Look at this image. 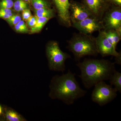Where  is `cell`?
I'll return each mask as SVG.
<instances>
[{
  "label": "cell",
  "mask_w": 121,
  "mask_h": 121,
  "mask_svg": "<svg viewBox=\"0 0 121 121\" xmlns=\"http://www.w3.org/2000/svg\"><path fill=\"white\" fill-rule=\"evenodd\" d=\"M75 75L68 70L66 74L54 76L50 85L49 97L52 99H59L65 104L70 105L84 96L87 91L81 88Z\"/></svg>",
  "instance_id": "1"
},
{
  "label": "cell",
  "mask_w": 121,
  "mask_h": 121,
  "mask_svg": "<svg viewBox=\"0 0 121 121\" xmlns=\"http://www.w3.org/2000/svg\"><path fill=\"white\" fill-rule=\"evenodd\" d=\"M84 86L89 89L98 83L109 80L115 69L114 63L105 59H85L76 64Z\"/></svg>",
  "instance_id": "2"
},
{
  "label": "cell",
  "mask_w": 121,
  "mask_h": 121,
  "mask_svg": "<svg viewBox=\"0 0 121 121\" xmlns=\"http://www.w3.org/2000/svg\"><path fill=\"white\" fill-rule=\"evenodd\" d=\"M68 48L73 54L76 61H79L84 56H96L98 54L95 38L80 32L74 34L68 41Z\"/></svg>",
  "instance_id": "3"
},
{
  "label": "cell",
  "mask_w": 121,
  "mask_h": 121,
  "mask_svg": "<svg viewBox=\"0 0 121 121\" xmlns=\"http://www.w3.org/2000/svg\"><path fill=\"white\" fill-rule=\"evenodd\" d=\"M46 54L48 67L51 70L64 72L65 70V62L70 56L63 52L56 41H52L46 47Z\"/></svg>",
  "instance_id": "4"
},
{
  "label": "cell",
  "mask_w": 121,
  "mask_h": 121,
  "mask_svg": "<svg viewBox=\"0 0 121 121\" xmlns=\"http://www.w3.org/2000/svg\"><path fill=\"white\" fill-rule=\"evenodd\" d=\"M94 86L91 99L93 102L101 106L112 101L117 97V91L116 89L104 81L98 83Z\"/></svg>",
  "instance_id": "5"
},
{
  "label": "cell",
  "mask_w": 121,
  "mask_h": 121,
  "mask_svg": "<svg viewBox=\"0 0 121 121\" xmlns=\"http://www.w3.org/2000/svg\"><path fill=\"white\" fill-rule=\"evenodd\" d=\"M95 43L98 53L103 57L110 56L115 57L116 63L121 65V53L117 52L116 48L107 38L103 30L99 31L97 37L95 38Z\"/></svg>",
  "instance_id": "6"
},
{
  "label": "cell",
  "mask_w": 121,
  "mask_h": 121,
  "mask_svg": "<svg viewBox=\"0 0 121 121\" xmlns=\"http://www.w3.org/2000/svg\"><path fill=\"white\" fill-rule=\"evenodd\" d=\"M101 21L104 29H115L121 32V7L111 5Z\"/></svg>",
  "instance_id": "7"
},
{
  "label": "cell",
  "mask_w": 121,
  "mask_h": 121,
  "mask_svg": "<svg viewBox=\"0 0 121 121\" xmlns=\"http://www.w3.org/2000/svg\"><path fill=\"white\" fill-rule=\"evenodd\" d=\"M72 26L81 33L86 35H90L95 32L99 31L104 29L102 21L92 16L79 22H72Z\"/></svg>",
  "instance_id": "8"
},
{
  "label": "cell",
  "mask_w": 121,
  "mask_h": 121,
  "mask_svg": "<svg viewBox=\"0 0 121 121\" xmlns=\"http://www.w3.org/2000/svg\"><path fill=\"white\" fill-rule=\"evenodd\" d=\"M82 3L89 10L91 16L101 20L111 5L107 0H82Z\"/></svg>",
  "instance_id": "9"
},
{
  "label": "cell",
  "mask_w": 121,
  "mask_h": 121,
  "mask_svg": "<svg viewBox=\"0 0 121 121\" xmlns=\"http://www.w3.org/2000/svg\"><path fill=\"white\" fill-rule=\"evenodd\" d=\"M69 11L71 23L72 22H79L91 16L89 10L82 2L71 0Z\"/></svg>",
  "instance_id": "10"
},
{
  "label": "cell",
  "mask_w": 121,
  "mask_h": 121,
  "mask_svg": "<svg viewBox=\"0 0 121 121\" xmlns=\"http://www.w3.org/2000/svg\"><path fill=\"white\" fill-rule=\"evenodd\" d=\"M54 2L60 20L64 25L68 27L72 26L70 19L69 0H52Z\"/></svg>",
  "instance_id": "11"
},
{
  "label": "cell",
  "mask_w": 121,
  "mask_h": 121,
  "mask_svg": "<svg viewBox=\"0 0 121 121\" xmlns=\"http://www.w3.org/2000/svg\"><path fill=\"white\" fill-rule=\"evenodd\" d=\"M103 30L108 41L116 48L117 44L121 40V32L113 29Z\"/></svg>",
  "instance_id": "12"
},
{
  "label": "cell",
  "mask_w": 121,
  "mask_h": 121,
  "mask_svg": "<svg viewBox=\"0 0 121 121\" xmlns=\"http://www.w3.org/2000/svg\"><path fill=\"white\" fill-rule=\"evenodd\" d=\"M110 85L114 86L115 89L117 91L121 92V73L115 70L112 74L109 79Z\"/></svg>",
  "instance_id": "13"
},
{
  "label": "cell",
  "mask_w": 121,
  "mask_h": 121,
  "mask_svg": "<svg viewBox=\"0 0 121 121\" xmlns=\"http://www.w3.org/2000/svg\"><path fill=\"white\" fill-rule=\"evenodd\" d=\"M35 16L37 17H47L52 18L55 16V11L51 8H44L35 10Z\"/></svg>",
  "instance_id": "14"
},
{
  "label": "cell",
  "mask_w": 121,
  "mask_h": 121,
  "mask_svg": "<svg viewBox=\"0 0 121 121\" xmlns=\"http://www.w3.org/2000/svg\"><path fill=\"white\" fill-rule=\"evenodd\" d=\"M51 18L47 17H37V23L33 27L31 28V33H35L40 31L45 24Z\"/></svg>",
  "instance_id": "15"
},
{
  "label": "cell",
  "mask_w": 121,
  "mask_h": 121,
  "mask_svg": "<svg viewBox=\"0 0 121 121\" xmlns=\"http://www.w3.org/2000/svg\"><path fill=\"white\" fill-rule=\"evenodd\" d=\"M5 117L7 121H23L25 119L20 114L12 109H8L5 111Z\"/></svg>",
  "instance_id": "16"
},
{
  "label": "cell",
  "mask_w": 121,
  "mask_h": 121,
  "mask_svg": "<svg viewBox=\"0 0 121 121\" xmlns=\"http://www.w3.org/2000/svg\"><path fill=\"white\" fill-rule=\"evenodd\" d=\"M31 3L35 10L51 7V3L48 0H31Z\"/></svg>",
  "instance_id": "17"
},
{
  "label": "cell",
  "mask_w": 121,
  "mask_h": 121,
  "mask_svg": "<svg viewBox=\"0 0 121 121\" xmlns=\"http://www.w3.org/2000/svg\"><path fill=\"white\" fill-rule=\"evenodd\" d=\"M13 7L15 11L20 12L28 9V5L27 3L23 0H17L13 3Z\"/></svg>",
  "instance_id": "18"
},
{
  "label": "cell",
  "mask_w": 121,
  "mask_h": 121,
  "mask_svg": "<svg viewBox=\"0 0 121 121\" xmlns=\"http://www.w3.org/2000/svg\"><path fill=\"white\" fill-rule=\"evenodd\" d=\"M11 9H0V18L6 20L11 17L13 13Z\"/></svg>",
  "instance_id": "19"
},
{
  "label": "cell",
  "mask_w": 121,
  "mask_h": 121,
  "mask_svg": "<svg viewBox=\"0 0 121 121\" xmlns=\"http://www.w3.org/2000/svg\"><path fill=\"white\" fill-rule=\"evenodd\" d=\"M10 25L15 26L21 20V17L19 15H13L5 20Z\"/></svg>",
  "instance_id": "20"
},
{
  "label": "cell",
  "mask_w": 121,
  "mask_h": 121,
  "mask_svg": "<svg viewBox=\"0 0 121 121\" xmlns=\"http://www.w3.org/2000/svg\"><path fill=\"white\" fill-rule=\"evenodd\" d=\"M13 5L12 0H1L0 1V9H11Z\"/></svg>",
  "instance_id": "21"
},
{
  "label": "cell",
  "mask_w": 121,
  "mask_h": 121,
  "mask_svg": "<svg viewBox=\"0 0 121 121\" xmlns=\"http://www.w3.org/2000/svg\"><path fill=\"white\" fill-rule=\"evenodd\" d=\"M37 17L36 16H32L26 22L28 26L29 27H33L37 23Z\"/></svg>",
  "instance_id": "22"
},
{
  "label": "cell",
  "mask_w": 121,
  "mask_h": 121,
  "mask_svg": "<svg viewBox=\"0 0 121 121\" xmlns=\"http://www.w3.org/2000/svg\"><path fill=\"white\" fill-rule=\"evenodd\" d=\"M31 16V11L28 9H25L22 12V18L24 21H27Z\"/></svg>",
  "instance_id": "23"
},
{
  "label": "cell",
  "mask_w": 121,
  "mask_h": 121,
  "mask_svg": "<svg viewBox=\"0 0 121 121\" xmlns=\"http://www.w3.org/2000/svg\"><path fill=\"white\" fill-rule=\"evenodd\" d=\"M111 5L121 7V0H107Z\"/></svg>",
  "instance_id": "24"
},
{
  "label": "cell",
  "mask_w": 121,
  "mask_h": 121,
  "mask_svg": "<svg viewBox=\"0 0 121 121\" xmlns=\"http://www.w3.org/2000/svg\"><path fill=\"white\" fill-rule=\"evenodd\" d=\"M17 24L21 28L24 30L26 33L28 32L29 31L24 21H21Z\"/></svg>",
  "instance_id": "25"
},
{
  "label": "cell",
  "mask_w": 121,
  "mask_h": 121,
  "mask_svg": "<svg viewBox=\"0 0 121 121\" xmlns=\"http://www.w3.org/2000/svg\"><path fill=\"white\" fill-rule=\"evenodd\" d=\"M14 29L17 32L19 33H26L24 30L23 29L21 28L17 24L14 26Z\"/></svg>",
  "instance_id": "26"
},
{
  "label": "cell",
  "mask_w": 121,
  "mask_h": 121,
  "mask_svg": "<svg viewBox=\"0 0 121 121\" xmlns=\"http://www.w3.org/2000/svg\"><path fill=\"white\" fill-rule=\"evenodd\" d=\"M23 0L24 1H25V2H26V3H31V0Z\"/></svg>",
  "instance_id": "27"
},
{
  "label": "cell",
  "mask_w": 121,
  "mask_h": 121,
  "mask_svg": "<svg viewBox=\"0 0 121 121\" xmlns=\"http://www.w3.org/2000/svg\"><path fill=\"white\" fill-rule=\"evenodd\" d=\"M2 112V109L1 108V106L0 105V115L1 114V113Z\"/></svg>",
  "instance_id": "28"
}]
</instances>
